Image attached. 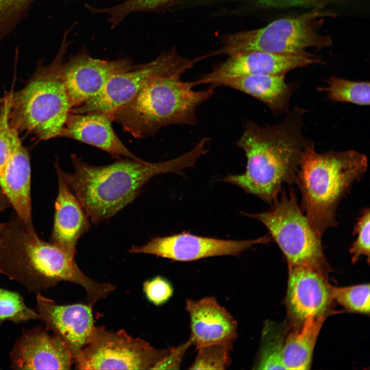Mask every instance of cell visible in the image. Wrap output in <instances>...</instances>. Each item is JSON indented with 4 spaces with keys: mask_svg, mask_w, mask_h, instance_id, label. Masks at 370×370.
<instances>
[{
    "mask_svg": "<svg viewBox=\"0 0 370 370\" xmlns=\"http://www.w3.org/2000/svg\"><path fill=\"white\" fill-rule=\"evenodd\" d=\"M304 109L288 112L281 123L261 126L246 120L236 142L247 158L245 172L222 180L271 205L284 184L296 183L303 153L310 143L302 132Z\"/></svg>",
    "mask_w": 370,
    "mask_h": 370,
    "instance_id": "6da1fadb",
    "label": "cell"
},
{
    "mask_svg": "<svg viewBox=\"0 0 370 370\" xmlns=\"http://www.w3.org/2000/svg\"><path fill=\"white\" fill-rule=\"evenodd\" d=\"M0 273L36 294L60 282L76 284L84 289L91 306L115 289L88 278L75 256L41 239L16 214L0 224Z\"/></svg>",
    "mask_w": 370,
    "mask_h": 370,
    "instance_id": "7a4b0ae2",
    "label": "cell"
},
{
    "mask_svg": "<svg viewBox=\"0 0 370 370\" xmlns=\"http://www.w3.org/2000/svg\"><path fill=\"white\" fill-rule=\"evenodd\" d=\"M207 151L199 141L191 151L171 160L151 163L130 159L103 166L89 164L72 154L74 172L62 173L88 217L98 224L131 203L154 176L193 166Z\"/></svg>",
    "mask_w": 370,
    "mask_h": 370,
    "instance_id": "3957f363",
    "label": "cell"
},
{
    "mask_svg": "<svg viewBox=\"0 0 370 370\" xmlns=\"http://www.w3.org/2000/svg\"><path fill=\"white\" fill-rule=\"evenodd\" d=\"M367 166L366 156L354 150L319 153L311 143L306 147L296 184L301 194V208L320 238L336 225L340 202Z\"/></svg>",
    "mask_w": 370,
    "mask_h": 370,
    "instance_id": "277c9868",
    "label": "cell"
},
{
    "mask_svg": "<svg viewBox=\"0 0 370 370\" xmlns=\"http://www.w3.org/2000/svg\"><path fill=\"white\" fill-rule=\"evenodd\" d=\"M181 76L170 74L152 80L108 116L136 138L153 136L170 125L195 124L197 107L212 97L215 88L195 90L196 80L183 81Z\"/></svg>",
    "mask_w": 370,
    "mask_h": 370,
    "instance_id": "5b68a950",
    "label": "cell"
},
{
    "mask_svg": "<svg viewBox=\"0 0 370 370\" xmlns=\"http://www.w3.org/2000/svg\"><path fill=\"white\" fill-rule=\"evenodd\" d=\"M53 61L38 70L21 90L7 97L10 124L41 140L60 137L71 107L60 75L68 45L64 37Z\"/></svg>",
    "mask_w": 370,
    "mask_h": 370,
    "instance_id": "8992f818",
    "label": "cell"
},
{
    "mask_svg": "<svg viewBox=\"0 0 370 370\" xmlns=\"http://www.w3.org/2000/svg\"><path fill=\"white\" fill-rule=\"evenodd\" d=\"M322 8L275 20L258 29L227 35L223 39L222 47L212 54L231 56L252 51L296 54L305 52L310 47H328L332 44L331 37L319 30L325 17H334L335 14Z\"/></svg>",
    "mask_w": 370,
    "mask_h": 370,
    "instance_id": "52a82bcc",
    "label": "cell"
},
{
    "mask_svg": "<svg viewBox=\"0 0 370 370\" xmlns=\"http://www.w3.org/2000/svg\"><path fill=\"white\" fill-rule=\"evenodd\" d=\"M266 211L244 213L262 222L285 256L288 265L328 271L321 239L310 227L293 191L283 190Z\"/></svg>",
    "mask_w": 370,
    "mask_h": 370,
    "instance_id": "ba28073f",
    "label": "cell"
},
{
    "mask_svg": "<svg viewBox=\"0 0 370 370\" xmlns=\"http://www.w3.org/2000/svg\"><path fill=\"white\" fill-rule=\"evenodd\" d=\"M171 347L156 349L124 330L114 332L95 326L90 341L74 363L79 369H153Z\"/></svg>",
    "mask_w": 370,
    "mask_h": 370,
    "instance_id": "9c48e42d",
    "label": "cell"
},
{
    "mask_svg": "<svg viewBox=\"0 0 370 370\" xmlns=\"http://www.w3.org/2000/svg\"><path fill=\"white\" fill-rule=\"evenodd\" d=\"M198 61L182 57L174 50L162 53L151 62L114 75L98 94L72 108L70 112H96L109 116L132 100L152 80L166 75L182 76Z\"/></svg>",
    "mask_w": 370,
    "mask_h": 370,
    "instance_id": "30bf717a",
    "label": "cell"
},
{
    "mask_svg": "<svg viewBox=\"0 0 370 370\" xmlns=\"http://www.w3.org/2000/svg\"><path fill=\"white\" fill-rule=\"evenodd\" d=\"M271 240L270 235L238 240L200 236L184 232L152 238L144 245L132 246L129 252L154 255L174 261L190 262L214 256H238L254 245L267 244Z\"/></svg>",
    "mask_w": 370,
    "mask_h": 370,
    "instance_id": "8fae6325",
    "label": "cell"
},
{
    "mask_svg": "<svg viewBox=\"0 0 370 370\" xmlns=\"http://www.w3.org/2000/svg\"><path fill=\"white\" fill-rule=\"evenodd\" d=\"M128 58L112 61L94 58L83 49L60 67V75L71 108L98 94L114 75L132 69Z\"/></svg>",
    "mask_w": 370,
    "mask_h": 370,
    "instance_id": "7c38bea8",
    "label": "cell"
},
{
    "mask_svg": "<svg viewBox=\"0 0 370 370\" xmlns=\"http://www.w3.org/2000/svg\"><path fill=\"white\" fill-rule=\"evenodd\" d=\"M288 266L286 303L291 321L301 325L307 318L326 313L332 300L326 271L308 266Z\"/></svg>",
    "mask_w": 370,
    "mask_h": 370,
    "instance_id": "4fadbf2b",
    "label": "cell"
},
{
    "mask_svg": "<svg viewBox=\"0 0 370 370\" xmlns=\"http://www.w3.org/2000/svg\"><path fill=\"white\" fill-rule=\"evenodd\" d=\"M321 60L307 52L275 54L252 51L231 56L196 80L197 84L212 85L219 80L249 75H285L294 69L320 63Z\"/></svg>",
    "mask_w": 370,
    "mask_h": 370,
    "instance_id": "5bb4252c",
    "label": "cell"
},
{
    "mask_svg": "<svg viewBox=\"0 0 370 370\" xmlns=\"http://www.w3.org/2000/svg\"><path fill=\"white\" fill-rule=\"evenodd\" d=\"M36 312L46 325L65 344L73 362L90 341L95 327L92 306L83 304L61 305L36 294Z\"/></svg>",
    "mask_w": 370,
    "mask_h": 370,
    "instance_id": "9a60e30c",
    "label": "cell"
},
{
    "mask_svg": "<svg viewBox=\"0 0 370 370\" xmlns=\"http://www.w3.org/2000/svg\"><path fill=\"white\" fill-rule=\"evenodd\" d=\"M48 330L35 327L24 332L10 353L16 369H69L73 358L63 342Z\"/></svg>",
    "mask_w": 370,
    "mask_h": 370,
    "instance_id": "2e32d148",
    "label": "cell"
},
{
    "mask_svg": "<svg viewBox=\"0 0 370 370\" xmlns=\"http://www.w3.org/2000/svg\"><path fill=\"white\" fill-rule=\"evenodd\" d=\"M190 322L189 340L197 349L217 344H233L237 336V323L229 312L213 297L186 303Z\"/></svg>",
    "mask_w": 370,
    "mask_h": 370,
    "instance_id": "e0dca14e",
    "label": "cell"
},
{
    "mask_svg": "<svg viewBox=\"0 0 370 370\" xmlns=\"http://www.w3.org/2000/svg\"><path fill=\"white\" fill-rule=\"evenodd\" d=\"M108 115L101 112H70L60 137L70 138L101 149L115 157L141 160L131 152L114 131Z\"/></svg>",
    "mask_w": 370,
    "mask_h": 370,
    "instance_id": "ac0fdd59",
    "label": "cell"
},
{
    "mask_svg": "<svg viewBox=\"0 0 370 370\" xmlns=\"http://www.w3.org/2000/svg\"><path fill=\"white\" fill-rule=\"evenodd\" d=\"M55 165L59 187L51 243L75 256L78 240L89 228L88 216L64 179L58 163Z\"/></svg>",
    "mask_w": 370,
    "mask_h": 370,
    "instance_id": "d6986e66",
    "label": "cell"
},
{
    "mask_svg": "<svg viewBox=\"0 0 370 370\" xmlns=\"http://www.w3.org/2000/svg\"><path fill=\"white\" fill-rule=\"evenodd\" d=\"M30 178L29 154L21 143L0 175V189L16 215L28 227L34 229L31 216Z\"/></svg>",
    "mask_w": 370,
    "mask_h": 370,
    "instance_id": "ffe728a7",
    "label": "cell"
},
{
    "mask_svg": "<svg viewBox=\"0 0 370 370\" xmlns=\"http://www.w3.org/2000/svg\"><path fill=\"white\" fill-rule=\"evenodd\" d=\"M210 86H225L245 93L264 103L275 114L287 111L292 90L285 80V75L226 78L216 81Z\"/></svg>",
    "mask_w": 370,
    "mask_h": 370,
    "instance_id": "44dd1931",
    "label": "cell"
},
{
    "mask_svg": "<svg viewBox=\"0 0 370 370\" xmlns=\"http://www.w3.org/2000/svg\"><path fill=\"white\" fill-rule=\"evenodd\" d=\"M326 313L306 319L285 338L283 361L286 369H308L311 366L316 341Z\"/></svg>",
    "mask_w": 370,
    "mask_h": 370,
    "instance_id": "7402d4cb",
    "label": "cell"
},
{
    "mask_svg": "<svg viewBox=\"0 0 370 370\" xmlns=\"http://www.w3.org/2000/svg\"><path fill=\"white\" fill-rule=\"evenodd\" d=\"M285 339L283 329L267 322L263 329L260 351L253 368L286 369L283 361Z\"/></svg>",
    "mask_w": 370,
    "mask_h": 370,
    "instance_id": "603a6c76",
    "label": "cell"
},
{
    "mask_svg": "<svg viewBox=\"0 0 370 370\" xmlns=\"http://www.w3.org/2000/svg\"><path fill=\"white\" fill-rule=\"evenodd\" d=\"M324 90L335 102L369 105L370 85L368 82L353 81L340 78H330Z\"/></svg>",
    "mask_w": 370,
    "mask_h": 370,
    "instance_id": "cb8c5ba5",
    "label": "cell"
},
{
    "mask_svg": "<svg viewBox=\"0 0 370 370\" xmlns=\"http://www.w3.org/2000/svg\"><path fill=\"white\" fill-rule=\"evenodd\" d=\"M39 318L38 312L26 305L19 293L0 287V326L6 321L19 324Z\"/></svg>",
    "mask_w": 370,
    "mask_h": 370,
    "instance_id": "d4e9b609",
    "label": "cell"
},
{
    "mask_svg": "<svg viewBox=\"0 0 370 370\" xmlns=\"http://www.w3.org/2000/svg\"><path fill=\"white\" fill-rule=\"evenodd\" d=\"M170 1L126 0L111 7L97 8L88 6L87 8L94 13L107 14L108 15V23L112 28H115L131 13L156 10L164 6Z\"/></svg>",
    "mask_w": 370,
    "mask_h": 370,
    "instance_id": "484cf974",
    "label": "cell"
},
{
    "mask_svg": "<svg viewBox=\"0 0 370 370\" xmlns=\"http://www.w3.org/2000/svg\"><path fill=\"white\" fill-rule=\"evenodd\" d=\"M230 343L211 344L197 348L196 356L189 369H227L231 362Z\"/></svg>",
    "mask_w": 370,
    "mask_h": 370,
    "instance_id": "4316f807",
    "label": "cell"
},
{
    "mask_svg": "<svg viewBox=\"0 0 370 370\" xmlns=\"http://www.w3.org/2000/svg\"><path fill=\"white\" fill-rule=\"evenodd\" d=\"M369 284L344 287H331V295L347 310L362 314L369 313Z\"/></svg>",
    "mask_w": 370,
    "mask_h": 370,
    "instance_id": "83f0119b",
    "label": "cell"
},
{
    "mask_svg": "<svg viewBox=\"0 0 370 370\" xmlns=\"http://www.w3.org/2000/svg\"><path fill=\"white\" fill-rule=\"evenodd\" d=\"M8 108L7 97L0 114V175L17 147L21 144L18 133L10 124Z\"/></svg>",
    "mask_w": 370,
    "mask_h": 370,
    "instance_id": "f1b7e54d",
    "label": "cell"
},
{
    "mask_svg": "<svg viewBox=\"0 0 370 370\" xmlns=\"http://www.w3.org/2000/svg\"><path fill=\"white\" fill-rule=\"evenodd\" d=\"M34 0H0V41L24 16Z\"/></svg>",
    "mask_w": 370,
    "mask_h": 370,
    "instance_id": "f546056e",
    "label": "cell"
},
{
    "mask_svg": "<svg viewBox=\"0 0 370 370\" xmlns=\"http://www.w3.org/2000/svg\"><path fill=\"white\" fill-rule=\"evenodd\" d=\"M369 208L363 209L355 226L353 234L357 237L349 249L353 264L362 256L367 257L368 263L369 262Z\"/></svg>",
    "mask_w": 370,
    "mask_h": 370,
    "instance_id": "4dcf8cb0",
    "label": "cell"
},
{
    "mask_svg": "<svg viewBox=\"0 0 370 370\" xmlns=\"http://www.w3.org/2000/svg\"><path fill=\"white\" fill-rule=\"evenodd\" d=\"M143 291L148 300L157 306L165 303L174 292L172 284L160 276L145 281L143 284Z\"/></svg>",
    "mask_w": 370,
    "mask_h": 370,
    "instance_id": "1f68e13d",
    "label": "cell"
},
{
    "mask_svg": "<svg viewBox=\"0 0 370 370\" xmlns=\"http://www.w3.org/2000/svg\"><path fill=\"white\" fill-rule=\"evenodd\" d=\"M191 345L188 340L176 347H172L169 353L153 369H179L185 354Z\"/></svg>",
    "mask_w": 370,
    "mask_h": 370,
    "instance_id": "d6a6232c",
    "label": "cell"
},
{
    "mask_svg": "<svg viewBox=\"0 0 370 370\" xmlns=\"http://www.w3.org/2000/svg\"><path fill=\"white\" fill-rule=\"evenodd\" d=\"M216 1L220 0H202ZM259 3L267 6L274 7H286L293 6L323 7L324 4L331 0H257Z\"/></svg>",
    "mask_w": 370,
    "mask_h": 370,
    "instance_id": "836d02e7",
    "label": "cell"
},
{
    "mask_svg": "<svg viewBox=\"0 0 370 370\" xmlns=\"http://www.w3.org/2000/svg\"><path fill=\"white\" fill-rule=\"evenodd\" d=\"M5 198L6 197H5L0 189V213L3 210H4L6 208L7 206Z\"/></svg>",
    "mask_w": 370,
    "mask_h": 370,
    "instance_id": "e575fe53",
    "label": "cell"
}]
</instances>
